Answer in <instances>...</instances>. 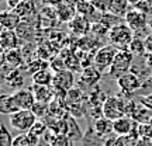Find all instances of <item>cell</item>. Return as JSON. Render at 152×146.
Returning <instances> with one entry per match:
<instances>
[{
  "instance_id": "1",
  "label": "cell",
  "mask_w": 152,
  "mask_h": 146,
  "mask_svg": "<svg viewBox=\"0 0 152 146\" xmlns=\"http://www.w3.org/2000/svg\"><path fill=\"white\" fill-rule=\"evenodd\" d=\"M107 37H109L111 45L117 46L118 49H127L131 41L134 39V31L125 23H121L110 30Z\"/></svg>"
},
{
  "instance_id": "2",
  "label": "cell",
  "mask_w": 152,
  "mask_h": 146,
  "mask_svg": "<svg viewBox=\"0 0 152 146\" xmlns=\"http://www.w3.org/2000/svg\"><path fill=\"white\" fill-rule=\"evenodd\" d=\"M134 58H135V56L131 54L128 49H118L113 65H111V68L109 69V73L113 76L114 79H118L120 76H123L124 73L131 70Z\"/></svg>"
},
{
  "instance_id": "3",
  "label": "cell",
  "mask_w": 152,
  "mask_h": 146,
  "mask_svg": "<svg viewBox=\"0 0 152 146\" xmlns=\"http://www.w3.org/2000/svg\"><path fill=\"white\" fill-rule=\"evenodd\" d=\"M37 119L31 110H20L10 115V125L18 132H30Z\"/></svg>"
},
{
  "instance_id": "4",
  "label": "cell",
  "mask_w": 152,
  "mask_h": 146,
  "mask_svg": "<svg viewBox=\"0 0 152 146\" xmlns=\"http://www.w3.org/2000/svg\"><path fill=\"white\" fill-rule=\"evenodd\" d=\"M117 52H118V48L114 46V45H106V46L99 48L96 51V54H94V58H93L94 66L100 72H104V70H107V69H110L111 65H113L114 59H115Z\"/></svg>"
},
{
  "instance_id": "5",
  "label": "cell",
  "mask_w": 152,
  "mask_h": 146,
  "mask_svg": "<svg viewBox=\"0 0 152 146\" xmlns=\"http://www.w3.org/2000/svg\"><path fill=\"white\" fill-rule=\"evenodd\" d=\"M124 20H125V24L134 31V34H137V37L141 35L142 33H145L147 30H149L148 28V23L149 21L147 18V14L140 10H137L135 7H132V9H130L127 11Z\"/></svg>"
},
{
  "instance_id": "6",
  "label": "cell",
  "mask_w": 152,
  "mask_h": 146,
  "mask_svg": "<svg viewBox=\"0 0 152 146\" xmlns=\"http://www.w3.org/2000/svg\"><path fill=\"white\" fill-rule=\"evenodd\" d=\"M125 115V101L118 96L114 97H107V100L103 104V117L115 121Z\"/></svg>"
},
{
  "instance_id": "7",
  "label": "cell",
  "mask_w": 152,
  "mask_h": 146,
  "mask_svg": "<svg viewBox=\"0 0 152 146\" xmlns=\"http://www.w3.org/2000/svg\"><path fill=\"white\" fill-rule=\"evenodd\" d=\"M117 86L123 93L131 94V93H135L142 86V79L132 72H127L117 79Z\"/></svg>"
},
{
  "instance_id": "8",
  "label": "cell",
  "mask_w": 152,
  "mask_h": 146,
  "mask_svg": "<svg viewBox=\"0 0 152 146\" xmlns=\"http://www.w3.org/2000/svg\"><path fill=\"white\" fill-rule=\"evenodd\" d=\"M73 84H75V77H73V73L69 72L68 69L61 70V72H56V73L54 75V81H52L54 92L68 93L71 89H73Z\"/></svg>"
},
{
  "instance_id": "9",
  "label": "cell",
  "mask_w": 152,
  "mask_h": 146,
  "mask_svg": "<svg viewBox=\"0 0 152 146\" xmlns=\"http://www.w3.org/2000/svg\"><path fill=\"white\" fill-rule=\"evenodd\" d=\"M135 128H138V122H135L128 115H124V117L113 121V134H115L117 136L130 135L135 131Z\"/></svg>"
},
{
  "instance_id": "10",
  "label": "cell",
  "mask_w": 152,
  "mask_h": 146,
  "mask_svg": "<svg viewBox=\"0 0 152 146\" xmlns=\"http://www.w3.org/2000/svg\"><path fill=\"white\" fill-rule=\"evenodd\" d=\"M14 96V100H16L17 105L20 110H31L33 105L35 104V97H34V93L30 89H20V90H16L13 93Z\"/></svg>"
},
{
  "instance_id": "11",
  "label": "cell",
  "mask_w": 152,
  "mask_h": 146,
  "mask_svg": "<svg viewBox=\"0 0 152 146\" xmlns=\"http://www.w3.org/2000/svg\"><path fill=\"white\" fill-rule=\"evenodd\" d=\"M102 77V72L99 70L97 68H86L82 72V76L79 79V87L80 89H92L99 83ZM79 89V90H80Z\"/></svg>"
},
{
  "instance_id": "12",
  "label": "cell",
  "mask_w": 152,
  "mask_h": 146,
  "mask_svg": "<svg viewBox=\"0 0 152 146\" xmlns=\"http://www.w3.org/2000/svg\"><path fill=\"white\" fill-rule=\"evenodd\" d=\"M21 17L14 9L1 11L0 14V24H1V30H16L20 25Z\"/></svg>"
},
{
  "instance_id": "13",
  "label": "cell",
  "mask_w": 152,
  "mask_h": 146,
  "mask_svg": "<svg viewBox=\"0 0 152 146\" xmlns=\"http://www.w3.org/2000/svg\"><path fill=\"white\" fill-rule=\"evenodd\" d=\"M69 28H71V31L73 34L86 35L89 31H92V24L89 21V18H86L83 16H77L69 21Z\"/></svg>"
},
{
  "instance_id": "14",
  "label": "cell",
  "mask_w": 152,
  "mask_h": 146,
  "mask_svg": "<svg viewBox=\"0 0 152 146\" xmlns=\"http://www.w3.org/2000/svg\"><path fill=\"white\" fill-rule=\"evenodd\" d=\"M0 45L3 51H10V49L18 48V35L14 30H1L0 34Z\"/></svg>"
},
{
  "instance_id": "15",
  "label": "cell",
  "mask_w": 152,
  "mask_h": 146,
  "mask_svg": "<svg viewBox=\"0 0 152 146\" xmlns=\"http://www.w3.org/2000/svg\"><path fill=\"white\" fill-rule=\"evenodd\" d=\"M31 90L34 93V97L37 101H44V103H51L55 98L54 87L51 86H41V84H33Z\"/></svg>"
},
{
  "instance_id": "16",
  "label": "cell",
  "mask_w": 152,
  "mask_h": 146,
  "mask_svg": "<svg viewBox=\"0 0 152 146\" xmlns=\"http://www.w3.org/2000/svg\"><path fill=\"white\" fill-rule=\"evenodd\" d=\"M1 62H6L14 69H20L24 63V56L20 49H10V51H3V59Z\"/></svg>"
},
{
  "instance_id": "17",
  "label": "cell",
  "mask_w": 152,
  "mask_h": 146,
  "mask_svg": "<svg viewBox=\"0 0 152 146\" xmlns=\"http://www.w3.org/2000/svg\"><path fill=\"white\" fill-rule=\"evenodd\" d=\"M65 118V122H66V132L65 135L71 139V141H80L83 139V134H82L80 128H79V125L76 124V119L75 117H72V115H65L64 117Z\"/></svg>"
},
{
  "instance_id": "18",
  "label": "cell",
  "mask_w": 152,
  "mask_h": 146,
  "mask_svg": "<svg viewBox=\"0 0 152 146\" xmlns=\"http://www.w3.org/2000/svg\"><path fill=\"white\" fill-rule=\"evenodd\" d=\"M92 128L100 138H106V136L113 134V121L104 118V117L103 118H97L94 119V124H93Z\"/></svg>"
},
{
  "instance_id": "19",
  "label": "cell",
  "mask_w": 152,
  "mask_h": 146,
  "mask_svg": "<svg viewBox=\"0 0 152 146\" xmlns=\"http://www.w3.org/2000/svg\"><path fill=\"white\" fill-rule=\"evenodd\" d=\"M17 111H20V108L14 100V96L13 94H3L0 97V113L6 114V115H11Z\"/></svg>"
},
{
  "instance_id": "20",
  "label": "cell",
  "mask_w": 152,
  "mask_h": 146,
  "mask_svg": "<svg viewBox=\"0 0 152 146\" xmlns=\"http://www.w3.org/2000/svg\"><path fill=\"white\" fill-rule=\"evenodd\" d=\"M130 1L128 0H110L109 3V13L117 17H125L127 11L130 10Z\"/></svg>"
},
{
  "instance_id": "21",
  "label": "cell",
  "mask_w": 152,
  "mask_h": 146,
  "mask_svg": "<svg viewBox=\"0 0 152 146\" xmlns=\"http://www.w3.org/2000/svg\"><path fill=\"white\" fill-rule=\"evenodd\" d=\"M38 136H35L31 132H20L17 136L13 138L11 146H37Z\"/></svg>"
},
{
  "instance_id": "22",
  "label": "cell",
  "mask_w": 152,
  "mask_h": 146,
  "mask_svg": "<svg viewBox=\"0 0 152 146\" xmlns=\"http://www.w3.org/2000/svg\"><path fill=\"white\" fill-rule=\"evenodd\" d=\"M54 81V75L48 69H41V70L33 73V84H41V86H51Z\"/></svg>"
},
{
  "instance_id": "23",
  "label": "cell",
  "mask_w": 152,
  "mask_h": 146,
  "mask_svg": "<svg viewBox=\"0 0 152 146\" xmlns=\"http://www.w3.org/2000/svg\"><path fill=\"white\" fill-rule=\"evenodd\" d=\"M4 80L11 89L20 90V89H23V84H24V76H23L20 69H14V70H11L9 75L6 76Z\"/></svg>"
},
{
  "instance_id": "24",
  "label": "cell",
  "mask_w": 152,
  "mask_h": 146,
  "mask_svg": "<svg viewBox=\"0 0 152 146\" xmlns=\"http://www.w3.org/2000/svg\"><path fill=\"white\" fill-rule=\"evenodd\" d=\"M128 51L134 56H138V58H142L147 55V46H145V41L140 37H134V39L131 41V44L128 45Z\"/></svg>"
},
{
  "instance_id": "25",
  "label": "cell",
  "mask_w": 152,
  "mask_h": 146,
  "mask_svg": "<svg viewBox=\"0 0 152 146\" xmlns=\"http://www.w3.org/2000/svg\"><path fill=\"white\" fill-rule=\"evenodd\" d=\"M75 6L72 4H68V3H64V4H61L58 7V11H56V14L59 17L62 21H71L75 18Z\"/></svg>"
},
{
  "instance_id": "26",
  "label": "cell",
  "mask_w": 152,
  "mask_h": 146,
  "mask_svg": "<svg viewBox=\"0 0 152 146\" xmlns=\"http://www.w3.org/2000/svg\"><path fill=\"white\" fill-rule=\"evenodd\" d=\"M94 10H96L94 6H93L89 0H82V1H79L77 6H76V11L79 13V16H83V17H86V18H89L90 14L94 13Z\"/></svg>"
},
{
  "instance_id": "27",
  "label": "cell",
  "mask_w": 152,
  "mask_h": 146,
  "mask_svg": "<svg viewBox=\"0 0 152 146\" xmlns=\"http://www.w3.org/2000/svg\"><path fill=\"white\" fill-rule=\"evenodd\" d=\"M31 111L34 113V115L38 119H42L47 114L49 113V103H44V101H35V104L33 105Z\"/></svg>"
},
{
  "instance_id": "28",
  "label": "cell",
  "mask_w": 152,
  "mask_h": 146,
  "mask_svg": "<svg viewBox=\"0 0 152 146\" xmlns=\"http://www.w3.org/2000/svg\"><path fill=\"white\" fill-rule=\"evenodd\" d=\"M14 10L20 14V17H26V16H28V14H31V11H33V4H31L28 0H21L20 4L17 6Z\"/></svg>"
},
{
  "instance_id": "29",
  "label": "cell",
  "mask_w": 152,
  "mask_h": 146,
  "mask_svg": "<svg viewBox=\"0 0 152 146\" xmlns=\"http://www.w3.org/2000/svg\"><path fill=\"white\" fill-rule=\"evenodd\" d=\"M13 145V138H11L9 129L6 128L4 124H1V135H0V146H11Z\"/></svg>"
},
{
  "instance_id": "30",
  "label": "cell",
  "mask_w": 152,
  "mask_h": 146,
  "mask_svg": "<svg viewBox=\"0 0 152 146\" xmlns=\"http://www.w3.org/2000/svg\"><path fill=\"white\" fill-rule=\"evenodd\" d=\"M71 139L66 135H55L52 138V141L49 143V146H72Z\"/></svg>"
},
{
  "instance_id": "31",
  "label": "cell",
  "mask_w": 152,
  "mask_h": 146,
  "mask_svg": "<svg viewBox=\"0 0 152 146\" xmlns=\"http://www.w3.org/2000/svg\"><path fill=\"white\" fill-rule=\"evenodd\" d=\"M45 131H47V125L44 124L42 121L37 119V122L34 124V126L31 128V131H30V132H31V134H34L35 136H38V138H39V136H42L44 134H45Z\"/></svg>"
},
{
  "instance_id": "32",
  "label": "cell",
  "mask_w": 152,
  "mask_h": 146,
  "mask_svg": "<svg viewBox=\"0 0 152 146\" xmlns=\"http://www.w3.org/2000/svg\"><path fill=\"white\" fill-rule=\"evenodd\" d=\"M138 134H140V136L152 138V122H147V124L138 125Z\"/></svg>"
},
{
  "instance_id": "33",
  "label": "cell",
  "mask_w": 152,
  "mask_h": 146,
  "mask_svg": "<svg viewBox=\"0 0 152 146\" xmlns=\"http://www.w3.org/2000/svg\"><path fill=\"white\" fill-rule=\"evenodd\" d=\"M51 68H52V70H55V73H56V72L65 70L66 63L62 59H61V56H56V58H55V59L51 62Z\"/></svg>"
},
{
  "instance_id": "34",
  "label": "cell",
  "mask_w": 152,
  "mask_h": 146,
  "mask_svg": "<svg viewBox=\"0 0 152 146\" xmlns=\"http://www.w3.org/2000/svg\"><path fill=\"white\" fill-rule=\"evenodd\" d=\"M96 10H102V11H107L109 10V3L110 0H89Z\"/></svg>"
},
{
  "instance_id": "35",
  "label": "cell",
  "mask_w": 152,
  "mask_h": 146,
  "mask_svg": "<svg viewBox=\"0 0 152 146\" xmlns=\"http://www.w3.org/2000/svg\"><path fill=\"white\" fill-rule=\"evenodd\" d=\"M135 146H152V138H147V136H140L137 141Z\"/></svg>"
},
{
  "instance_id": "36",
  "label": "cell",
  "mask_w": 152,
  "mask_h": 146,
  "mask_svg": "<svg viewBox=\"0 0 152 146\" xmlns=\"http://www.w3.org/2000/svg\"><path fill=\"white\" fill-rule=\"evenodd\" d=\"M145 46H147V52H149V54H152V35H148V37H145Z\"/></svg>"
},
{
  "instance_id": "37",
  "label": "cell",
  "mask_w": 152,
  "mask_h": 146,
  "mask_svg": "<svg viewBox=\"0 0 152 146\" xmlns=\"http://www.w3.org/2000/svg\"><path fill=\"white\" fill-rule=\"evenodd\" d=\"M145 65H147V68L152 69V54H149V52H147V55H145Z\"/></svg>"
},
{
  "instance_id": "38",
  "label": "cell",
  "mask_w": 152,
  "mask_h": 146,
  "mask_svg": "<svg viewBox=\"0 0 152 146\" xmlns=\"http://www.w3.org/2000/svg\"><path fill=\"white\" fill-rule=\"evenodd\" d=\"M20 1H21V0H7V3H9V6H10V9H16L17 6L20 4Z\"/></svg>"
},
{
  "instance_id": "39",
  "label": "cell",
  "mask_w": 152,
  "mask_h": 146,
  "mask_svg": "<svg viewBox=\"0 0 152 146\" xmlns=\"http://www.w3.org/2000/svg\"><path fill=\"white\" fill-rule=\"evenodd\" d=\"M142 1H144V3H145V4L152 10V0H142Z\"/></svg>"
},
{
  "instance_id": "40",
  "label": "cell",
  "mask_w": 152,
  "mask_h": 146,
  "mask_svg": "<svg viewBox=\"0 0 152 146\" xmlns=\"http://www.w3.org/2000/svg\"><path fill=\"white\" fill-rule=\"evenodd\" d=\"M128 1H130V4L132 6V7H134V6H135V4H138V3H140L141 0H128Z\"/></svg>"
},
{
  "instance_id": "41",
  "label": "cell",
  "mask_w": 152,
  "mask_h": 146,
  "mask_svg": "<svg viewBox=\"0 0 152 146\" xmlns=\"http://www.w3.org/2000/svg\"><path fill=\"white\" fill-rule=\"evenodd\" d=\"M148 28L152 31V20H149V23H148Z\"/></svg>"
}]
</instances>
